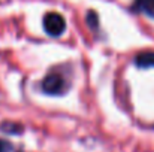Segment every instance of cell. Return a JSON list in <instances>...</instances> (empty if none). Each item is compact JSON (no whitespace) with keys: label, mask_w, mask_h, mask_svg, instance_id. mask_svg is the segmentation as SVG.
I'll use <instances>...</instances> for the list:
<instances>
[{"label":"cell","mask_w":154,"mask_h":152,"mask_svg":"<svg viewBox=\"0 0 154 152\" xmlns=\"http://www.w3.org/2000/svg\"><path fill=\"white\" fill-rule=\"evenodd\" d=\"M44 28L45 31L52 36V37H57L60 34L64 33L66 30V21L64 18L57 13V12H48L45 16H44Z\"/></svg>","instance_id":"7a4b0ae2"},{"label":"cell","mask_w":154,"mask_h":152,"mask_svg":"<svg viewBox=\"0 0 154 152\" xmlns=\"http://www.w3.org/2000/svg\"><path fill=\"white\" fill-rule=\"evenodd\" d=\"M42 90H44V93H47L50 96H60V94L66 93L67 84L60 73H50L42 81Z\"/></svg>","instance_id":"6da1fadb"},{"label":"cell","mask_w":154,"mask_h":152,"mask_svg":"<svg viewBox=\"0 0 154 152\" xmlns=\"http://www.w3.org/2000/svg\"><path fill=\"white\" fill-rule=\"evenodd\" d=\"M133 7L136 10L154 18V0H135Z\"/></svg>","instance_id":"277c9868"},{"label":"cell","mask_w":154,"mask_h":152,"mask_svg":"<svg viewBox=\"0 0 154 152\" xmlns=\"http://www.w3.org/2000/svg\"><path fill=\"white\" fill-rule=\"evenodd\" d=\"M9 151H11V145L6 140L0 139V152H9Z\"/></svg>","instance_id":"5b68a950"},{"label":"cell","mask_w":154,"mask_h":152,"mask_svg":"<svg viewBox=\"0 0 154 152\" xmlns=\"http://www.w3.org/2000/svg\"><path fill=\"white\" fill-rule=\"evenodd\" d=\"M135 64L138 67H154V52L153 51L141 52L139 55H136Z\"/></svg>","instance_id":"3957f363"}]
</instances>
